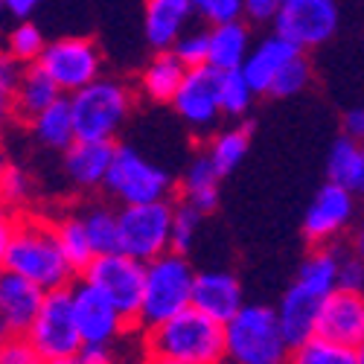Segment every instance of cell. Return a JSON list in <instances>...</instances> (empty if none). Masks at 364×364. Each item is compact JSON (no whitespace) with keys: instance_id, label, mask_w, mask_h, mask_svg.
Listing matches in <instances>:
<instances>
[{"instance_id":"cell-1","label":"cell","mask_w":364,"mask_h":364,"mask_svg":"<svg viewBox=\"0 0 364 364\" xmlns=\"http://www.w3.org/2000/svg\"><path fill=\"white\" fill-rule=\"evenodd\" d=\"M143 347L151 358H169L181 364H225V326L196 306H187L143 329Z\"/></svg>"},{"instance_id":"cell-2","label":"cell","mask_w":364,"mask_h":364,"mask_svg":"<svg viewBox=\"0 0 364 364\" xmlns=\"http://www.w3.org/2000/svg\"><path fill=\"white\" fill-rule=\"evenodd\" d=\"M4 268L26 277L44 291L68 289L73 280V268L68 265L62 248H58L53 222L36 216H23L12 222Z\"/></svg>"},{"instance_id":"cell-3","label":"cell","mask_w":364,"mask_h":364,"mask_svg":"<svg viewBox=\"0 0 364 364\" xmlns=\"http://www.w3.org/2000/svg\"><path fill=\"white\" fill-rule=\"evenodd\" d=\"M225 326V364H289L291 347L283 338L277 312L262 303H242Z\"/></svg>"},{"instance_id":"cell-4","label":"cell","mask_w":364,"mask_h":364,"mask_svg":"<svg viewBox=\"0 0 364 364\" xmlns=\"http://www.w3.org/2000/svg\"><path fill=\"white\" fill-rule=\"evenodd\" d=\"M193 277H196V268L190 265L187 254L164 251L161 257L149 259L134 326L149 329V326L166 321L169 315L187 309L190 294H193Z\"/></svg>"},{"instance_id":"cell-5","label":"cell","mask_w":364,"mask_h":364,"mask_svg":"<svg viewBox=\"0 0 364 364\" xmlns=\"http://www.w3.org/2000/svg\"><path fill=\"white\" fill-rule=\"evenodd\" d=\"M68 105L76 140H114L132 114V94L123 82L100 76L73 90Z\"/></svg>"},{"instance_id":"cell-6","label":"cell","mask_w":364,"mask_h":364,"mask_svg":"<svg viewBox=\"0 0 364 364\" xmlns=\"http://www.w3.org/2000/svg\"><path fill=\"white\" fill-rule=\"evenodd\" d=\"M169 225H172V201H140L123 204L117 210V251H123L140 262H149L169 251Z\"/></svg>"},{"instance_id":"cell-7","label":"cell","mask_w":364,"mask_h":364,"mask_svg":"<svg viewBox=\"0 0 364 364\" xmlns=\"http://www.w3.org/2000/svg\"><path fill=\"white\" fill-rule=\"evenodd\" d=\"M26 341L38 350V355L53 364V361H68L79 353L82 338L73 321V306H70V286L68 289H53L44 291V300L26 329Z\"/></svg>"},{"instance_id":"cell-8","label":"cell","mask_w":364,"mask_h":364,"mask_svg":"<svg viewBox=\"0 0 364 364\" xmlns=\"http://www.w3.org/2000/svg\"><path fill=\"white\" fill-rule=\"evenodd\" d=\"M102 187L119 204H140L166 198L172 193V178L164 166L146 161L137 149L117 146Z\"/></svg>"},{"instance_id":"cell-9","label":"cell","mask_w":364,"mask_h":364,"mask_svg":"<svg viewBox=\"0 0 364 364\" xmlns=\"http://www.w3.org/2000/svg\"><path fill=\"white\" fill-rule=\"evenodd\" d=\"M143 277H146V262H140L123 251L97 254L82 271V280L90 283L100 294H105L132 323H134V315L140 306Z\"/></svg>"},{"instance_id":"cell-10","label":"cell","mask_w":364,"mask_h":364,"mask_svg":"<svg viewBox=\"0 0 364 364\" xmlns=\"http://www.w3.org/2000/svg\"><path fill=\"white\" fill-rule=\"evenodd\" d=\"M271 23L274 33L297 50H312L338 33L341 12L336 0H283Z\"/></svg>"},{"instance_id":"cell-11","label":"cell","mask_w":364,"mask_h":364,"mask_svg":"<svg viewBox=\"0 0 364 364\" xmlns=\"http://www.w3.org/2000/svg\"><path fill=\"white\" fill-rule=\"evenodd\" d=\"M38 65L55 82V87L62 90V94H73V90L85 87L87 82L100 79L102 53L90 38L68 36V38L44 44Z\"/></svg>"},{"instance_id":"cell-12","label":"cell","mask_w":364,"mask_h":364,"mask_svg":"<svg viewBox=\"0 0 364 364\" xmlns=\"http://www.w3.org/2000/svg\"><path fill=\"white\" fill-rule=\"evenodd\" d=\"M70 306L82 344H119L134 326L105 294L85 280L70 286Z\"/></svg>"},{"instance_id":"cell-13","label":"cell","mask_w":364,"mask_h":364,"mask_svg":"<svg viewBox=\"0 0 364 364\" xmlns=\"http://www.w3.org/2000/svg\"><path fill=\"white\" fill-rule=\"evenodd\" d=\"M219 73L216 68L201 65V68H190L181 79L175 97H172V108L178 111V117L196 132V134H210L216 132L219 119H222V108H219Z\"/></svg>"},{"instance_id":"cell-14","label":"cell","mask_w":364,"mask_h":364,"mask_svg":"<svg viewBox=\"0 0 364 364\" xmlns=\"http://www.w3.org/2000/svg\"><path fill=\"white\" fill-rule=\"evenodd\" d=\"M355 219V193L338 184H326L312 198L306 216H303V233L315 248L329 245L336 236H341Z\"/></svg>"},{"instance_id":"cell-15","label":"cell","mask_w":364,"mask_h":364,"mask_svg":"<svg viewBox=\"0 0 364 364\" xmlns=\"http://www.w3.org/2000/svg\"><path fill=\"white\" fill-rule=\"evenodd\" d=\"M315 336L353 350L364 347V294L336 289L323 297Z\"/></svg>"},{"instance_id":"cell-16","label":"cell","mask_w":364,"mask_h":364,"mask_svg":"<svg viewBox=\"0 0 364 364\" xmlns=\"http://www.w3.org/2000/svg\"><path fill=\"white\" fill-rule=\"evenodd\" d=\"M242 303H245L242 286L230 271H216V268L213 271H196L190 306H196L207 318L225 323L239 312Z\"/></svg>"},{"instance_id":"cell-17","label":"cell","mask_w":364,"mask_h":364,"mask_svg":"<svg viewBox=\"0 0 364 364\" xmlns=\"http://www.w3.org/2000/svg\"><path fill=\"white\" fill-rule=\"evenodd\" d=\"M321 303L323 297L315 294L312 289L291 283L280 300L277 312V323L283 329V338L289 341V347L294 350L297 344H303L306 338L315 336V326H318V312H321Z\"/></svg>"},{"instance_id":"cell-18","label":"cell","mask_w":364,"mask_h":364,"mask_svg":"<svg viewBox=\"0 0 364 364\" xmlns=\"http://www.w3.org/2000/svg\"><path fill=\"white\" fill-rule=\"evenodd\" d=\"M114 140H73L65 149V175L73 187L94 190L102 187L105 172L114 158Z\"/></svg>"},{"instance_id":"cell-19","label":"cell","mask_w":364,"mask_h":364,"mask_svg":"<svg viewBox=\"0 0 364 364\" xmlns=\"http://www.w3.org/2000/svg\"><path fill=\"white\" fill-rule=\"evenodd\" d=\"M44 300V289L29 283L9 268H0V315L6 318L15 336H26L38 306Z\"/></svg>"},{"instance_id":"cell-20","label":"cell","mask_w":364,"mask_h":364,"mask_svg":"<svg viewBox=\"0 0 364 364\" xmlns=\"http://www.w3.org/2000/svg\"><path fill=\"white\" fill-rule=\"evenodd\" d=\"M297 53H303V50H297L291 41H286V38H280L274 33V36L262 38L257 47L248 50L245 62L239 65V70H242V76L248 79L254 94H265L268 85L274 82V76L283 70V65L291 62Z\"/></svg>"},{"instance_id":"cell-21","label":"cell","mask_w":364,"mask_h":364,"mask_svg":"<svg viewBox=\"0 0 364 364\" xmlns=\"http://www.w3.org/2000/svg\"><path fill=\"white\" fill-rule=\"evenodd\" d=\"M196 15L193 0H146L143 26L146 41L155 50H169Z\"/></svg>"},{"instance_id":"cell-22","label":"cell","mask_w":364,"mask_h":364,"mask_svg":"<svg viewBox=\"0 0 364 364\" xmlns=\"http://www.w3.org/2000/svg\"><path fill=\"white\" fill-rule=\"evenodd\" d=\"M62 90L55 87V82L41 70V65H26L23 70H18L15 79V90H12V114L21 119H33L38 111H44L47 105H53Z\"/></svg>"},{"instance_id":"cell-23","label":"cell","mask_w":364,"mask_h":364,"mask_svg":"<svg viewBox=\"0 0 364 364\" xmlns=\"http://www.w3.org/2000/svg\"><path fill=\"white\" fill-rule=\"evenodd\" d=\"M251 50V33L242 21L216 23L207 29V65L216 70H236Z\"/></svg>"},{"instance_id":"cell-24","label":"cell","mask_w":364,"mask_h":364,"mask_svg":"<svg viewBox=\"0 0 364 364\" xmlns=\"http://www.w3.org/2000/svg\"><path fill=\"white\" fill-rule=\"evenodd\" d=\"M184 73H187V68L178 62L172 50H155V55L149 58V65L140 73V94L149 102L169 105Z\"/></svg>"},{"instance_id":"cell-25","label":"cell","mask_w":364,"mask_h":364,"mask_svg":"<svg viewBox=\"0 0 364 364\" xmlns=\"http://www.w3.org/2000/svg\"><path fill=\"white\" fill-rule=\"evenodd\" d=\"M219 181L222 178L213 169V164L207 161V155H198L181 178V201L196 207L201 216L213 213L219 207Z\"/></svg>"},{"instance_id":"cell-26","label":"cell","mask_w":364,"mask_h":364,"mask_svg":"<svg viewBox=\"0 0 364 364\" xmlns=\"http://www.w3.org/2000/svg\"><path fill=\"white\" fill-rule=\"evenodd\" d=\"M29 129H33L36 140L47 149H58L65 151L76 134H73V117H70V105L65 97H58L53 105H47L44 111H38L33 119H29Z\"/></svg>"},{"instance_id":"cell-27","label":"cell","mask_w":364,"mask_h":364,"mask_svg":"<svg viewBox=\"0 0 364 364\" xmlns=\"http://www.w3.org/2000/svg\"><path fill=\"white\" fill-rule=\"evenodd\" d=\"M326 178L329 184H338L344 190L358 193L364 178V143H355L350 137H338L329 149L326 158Z\"/></svg>"},{"instance_id":"cell-28","label":"cell","mask_w":364,"mask_h":364,"mask_svg":"<svg viewBox=\"0 0 364 364\" xmlns=\"http://www.w3.org/2000/svg\"><path fill=\"white\" fill-rule=\"evenodd\" d=\"M251 149V129L236 126V129H222L213 134L207 149V161L213 164V169L219 172V178L230 175L242 161H245Z\"/></svg>"},{"instance_id":"cell-29","label":"cell","mask_w":364,"mask_h":364,"mask_svg":"<svg viewBox=\"0 0 364 364\" xmlns=\"http://www.w3.org/2000/svg\"><path fill=\"white\" fill-rule=\"evenodd\" d=\"M53 230H55V242L62 248L68 265L73 268V274H82L85 265L94 259V248H90V239L85 233V225L79 219V213H68L58 222H53Z\"/></svg>"},{"instance_id":"cell-30","label":"cell","mask_w":364,"mask_h":364,"mask_svg":"<svg viewBox=\"0 0 364 364\" xmlns=\"http://www.w3.org/2000/svg\"><path fill=\"white\" fill-rule=\"evenodd\" d=\"M289 364H361L358 350L326 341L321 336H312L303 344H297L291 350V361Z\"/></svg>"},{"instance_id":"cell-31","label":"cell","mask_w":364,"mask_h":364,"mask_svg":"<svg viewBox=\"0 0 364 364\" xmlns=\"http://www.w3.org/2000/svg\"><path fill=\"white\" fill-rule=\"evenodd\" d=\"M79 219L85 225L94 254L117 251V210H111L108 204H90L79 213Z\"/></svg>"},{"instance_id":"cell-32","label":"cell","mask_w":364,"mask_h":364,"mask_svg":"<svg viewBox=\"0 0 364 364\" xmlns=\"http://www.w3.org/2000/svg\"><path fill=\"white\" fill-rule=\"evenodd\" d=\"M254 90L242 70H222L219 73V108L222 117H245L254 105Z\"/></svg>"},{"instance_id":"cell-33","label":"cell","mask_w":364,"mask_h":364,"mask_svg":"<svg viewBox=\"0 0 364 364\" xmlns=\"http://www.w3.org/2000/svg\"><path fill=\"white\" fill-rule=\"evenodd\" d=\"M44 33L36 26V23H29L26 18L21 23H15L9 29V36H6V58H12L15 65H36L38 62V55L44 50Z\"/></svg>"},{"instance_id":"cell-34","label":"cell","mask_w":364,"mask_h":364,"mask_svg":"<svg viewBox=\"0 0 364 364\" xmlns=\"http://www.w3.org/2000/svg\"><path fill=\"white\" fill-rule=\"evenodd\" d=\"M309 82H312V65H309L306 55L297 53L291 62L283 65V70L274 76V82L268 85L265 94L274 97V100H289V97L303 94V90L309 87Z\"/></svg>"},{"instance_id":"cell-35","label":"cell","mask_w":364,"mask_h":364,"mask_svg":"<svg viewBox=\"0 0 364 364\" xmlns=\"http://www.w3.org/2000/svg\"><path fill=\"white\" fill-rule=\"evenodd\" d=\"M201 213L196 207H190L187 201H178L172 204V225H169V251L178 254H187L193 248V242L198 236L201 228Z\"/></svg>"},{"instance_id":"cell-36","label":"cell","mask_w":364,"mask_h":364,"mask_svg":"<svg viewBox=\"0 0 364 364\" xmlns=\"http://www.w3.org/2000/svg\"><path fill=\"white\" fill-rule=\"evenodd\" d=\"M172 53H175V58L181 65H184L187 70L190 68H201V65H207V29H184L178 38H175V44L169 47Z\"/></svg>"},{"instance_id":"cell-37","label":"cell","mask_w":364,"mask_h":364,"mask_svg":"<svg viewBox=\"0 0 364 364\" xmlns=\"http://www.w3.org/2000/svg\"><path fill=\"white\" fill-rule=\"evenodd\" d=\"M196 15H201L210 26L216 23H230V21H242V0H193Z\"/></svg>"},{"instance_id":"cell-38","label":"cell","mask_w":364,"mask_h":364,"mask_svg":"<svg viewBox=\"0 0 364 364\" xmlns=\"http://www.w3.org/2000/svg\"><path fill=\"white\" fill-rule=\"evenodd\" d=\"M336 289L341 291H358L364 294V262L353 251H338V268H336Z\"/></svg>"},{"instance_id":"cell-39","label":"cell","mask_w":364,"mask_h":364,"mask_svg":"<svg viewBox=\"0 0 364 364\" xmlns=\"http://www.w3.org/2000/svg\"><path fill=\"white\" fill-rule=\"evenodd\" d=\"M26 198H29V178L23 169L9 164L4 178H0V201H4L9 210V207H21Z\"/></svg>"},{"instance_id":"cell-40","label":"cell","mask_w":364,"mask_h":364,"mask_svg":"<svg viewBox=\"0 0 364 364\" xmlns=\"http://www.w3.org/2000/svg\"><path fill=\"white\" fill-rule=\"evenodd\" d=\"M0 364H47L26 336H12L0 344Z\"/></svg>"},{"instance_id":"cell-41","label":"cell","mask_w":364,"mask_h":364,"mask_svg":"<svg viewBox=\"0 0 364 364\" xmlns=\"http://www.w3.org/2000/svg\"><path fill=\"white\" fill-rule=\"evenodd\" d=\"M15 79H18V65L12 62V58L0 55V129L6 126V119H9V114H12Z\"/></svg>"},{"instance_id":"cell-42","label":"cell","mask_w":364,"mask_h":364,"mask_svg":"<svg viewBox=\"0 0 364 364\" xmlns=\"http://www.w3.org/2000/svg\"><path fill=\"white\" fill-rule=\"evenodd\" d=\"M73 364H119V350L117 344H82Z\"/></svg>"},{"instance_id":"cell-43","label":"cell","mask_w":364,"mask_h":364,"mask_svg":"<svg viewBox=\"0 0 364 364\" xmlns=\"http://www.w3.org/2000/svg\"><path fill=\"white\" fill-rule=\"evenodd\" d=\"M280 4L283 0H242V12H245L251 21H257V23H265V21L274 18Z\"/></svg>"},{"instance_id":"cell-44","label":"cell","mask_w":364,"mask_h":364,"mask_svg":"<svg viewBox=\"0 0 364 364\" xmlns=\"http://www.w3.org/2000/svg\"><path fill=\"white\" fill-rule=\"evenodd\" d=\"M341 129H344V137L355 140V143H364V105L358 108H350L341 119Z\"/></svg>"},{"instance_id":"cell-45","label":"cell","mask_w":364,"mask_h":364,"mask_svg":"<svg viewBox=\"0 0 364 364\" xmlns=\"http://www.w3.org/2000/svg\"><path fill=\"white\" fill-rule=\"evenodd\" d=\"M41 4V0H0V6H4V12L6 15H12V18H29L33 15V9Z\"/></svg>"},{"instance_id":"cell-46","label":"cell","mask_w":364,"mask_h":364,"mask_svg":"<svg viewBox=\"0 0 364 364\" xmlns=\"http://www.w3.org/2000/svg\"><path fill=\"white\" fill-rule=\"evenodd\" d=\"M361 262H364V216H361V222H358V228H355V239H353V248H350Z\"/></svg>"},{"instance_id":"cell-47","label":"cell","mask_w":364,"mask_h":364,"mask_svg":"<svg viewBox=\"0 0 364 364\" xmlns=\"http://www.w3.org/2000/svg\"><path fill=\"white\" fill-rule=\"evenodd\" d=\"M9 230H12V222L0 225V268H4V257H6V245H9Z\"/></svg>"},{"instance_id":"cell-48","label":"cell","mask_w":364,"mask_h":364,"mask_svg":"<svg viewBox=\"0 0 364 364\" xmlns=\"http://www.w3.org/2000/svg\"><path fill=\"white\" fill-rule=\"evenodd\" d=\"M12 336H15V332H12V326L6 323V318H4V315H0V344H4L6 338H12Z\"/></svg>"},{"instance_id":"cell-49","label":"cell","mask_w":364,"mask_h":364,"mask_svg":"<svg viewBox=\"0 0 364 364\" xmlns=\"http://www.w3.org/2000/svg\"><path fill=\"white\" fill-rule=\"evenodd\" d=\"M6 166H9V158H6V149H4V143H0V178H4Z\"/></svg>"},{"instance_id":"cell-50","label":"cell","mask_w":364,"mask_h":364,"mask_svg":"<svg viewBox=\"0 0 364 364\" xmlns=\"http://www.w3.org/2000/svg\"><path fill=\"white\" fill-rule=\"evenodd\" d=\"M143 364H181V361H169V358H151V355H146V361Z\"/></svg>"},{"instance_id":"cell-51","label":"cell","mask_w":364,"mask_h":364,"mask_svg":"<svg viewBox=\"0 0 364 364\" xmlns=\"http://www.w3.org/2000/svg\"><path fill=\"white\" fill-rule=\"evenodd\" d=\"M6 213H9V210H6V204L0 201V225H4V222H9V216H6Z\"/></svg>"},{"instance_id":"cell-52","label":"cell","mask_w":364,"mask_h":364,"mask_svg":"<svg viewBox=\"0 0 364 364\" xmlns=\"http://www.w3.org/2000/svg\"><path fill=\"white\" fill-rule=\"evenodd\" d=\"M4 15H6V12H4V6H0V26H4Z\"/></svg>"},{"instance_id":"cell-53","label":"cell","mask_w":364,"mask_h":364,"mask_svg":"<svg viewBox=\"0 0 364 364\" xmlns=\"http://www.w3.org/2000/svg\"><path fill=\"white\" fill-rule=\"evenodd\" d=\"M53 364H73V358H68V361H53Z\"/></svg>"},{"instance_id":"cell-54","label":"cell","mask_w":364,"mask_h":364,"mask_svg":"<svg viewBox=\"0 0 364 364\" xmlns=\"http://www.w3.org/2000/svg\"><path fill=\"white\" fill-rule=\"evenodd\" d=\"M358 193H361V196H364V178H361V187H358Z\"/></svg>"},{"instance_id":"cell-55","label":"cell","mask_w":364,"mask_h":364,"mask_svg":"<svg viewBox=\"0 0 364 364\" xmlns=\"http://www.w3.org/2000/svg\"><path fill=\"white\" fill-rule=\"evenodd\" d=\"M358 355H361V364H364V347H361V350H358Z\"/></svg>"}]
</instances>
